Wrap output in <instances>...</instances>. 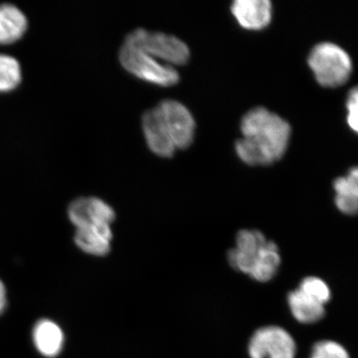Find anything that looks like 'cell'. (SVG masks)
<instances>
[{
	"mask_svg": "<svg viewBox=\"0 0 358 358\" xmlns=\"http://www.w3.org/2000/svg\"><path fill=\"white\" fill-rule=\"evenodd\" d=\"M242 138L235 143L239 159L249 166H268L281 159L288 148L291 126L264 107L248 110L240 124Z\"/></svg>",
	"mask_w": 358,
	"mask_h": 358,
	"instance_id": "1",
	"label": "cell"
},
{
	"mask_svg": "<svg viewBox=\"0 0 358 358\" xmlns=\"http://www.w3.org/2000/svg\"><path fill=\"white\" fill-rule=\"evenodd\" d=\"M194 117L182 103L164 100L143 117V131L148 148L162 157H173L178 150L192 145L195 134Z\"/></svg>",
	"mask_w": 358,
	"mask_h": 358,
	"instance_id": "2",
	"label": "cell"
},
{
	"mask_svg": "<svg viewBox=\"0 0 358 358\" xmlns=\"http://www.w3.org/2000/svg\"><path fill=\"white\" fill-rule=\"evenodd\" d=\"M231 267L249 275L256 281H271L281 264L279 248L268 241L257 230H241L238 233L236 247L228 253Z\"/></svg>",
	"mask_w": 358,
	"mask_h": 358,
	"instance_id": "3",
	"label": "cell"
},
{
	"mask_svg": "<svg viewBox=\"0 0 358 358\" xmlns=\"http://www.w3.org/2000/svg\"><path fill=\"white\" fill-rule=\"evenodd\" d=\"M308 63L315 80L327 88L341 86L352 74V63L350 55L331 42L315 45L308 56Z\"/></svg>",
	"mask_w": 358,
	"mask_h": 358,
	"instance_id": "4",
	"label": "cell"
},
{
	"mask_svg": "<svg viewBox=\"0 0 358 358\" xmlns=\"http://www.w3.org/2000/svg\"><path fill=\"white\" fill-rule=\"evenodd\" d=\"M124 42L173 67L185 64L190 58L189 47L185 41L164 32H152L138 28L129 33Z\"/></svg>",
	"mask_w": 358,
	"mask_h": 358,
	"instance_id": "5",
	"label": "cell"
},
{
	"mask_svg": "<svg viewBox=\"0 0 358 358\" xmlns=\"http://www.w3.org/2000/svg\"><path fill=\"white\" fill-rule=\"evenodd\" d=\"M120 61L124 69L143 81L164 87L173 86L179 81L176 67L159 62L127 42L120 50Z\"/></svg>",
	"mask_w": 358,
	"mask_h": 358,
	"instance_id": "6",
	"label": "cell"
},
{
	"mask_svg": "<svg viewBox=\"0 0 358 358\" xmlns=\"http://www.w3.org/2000/svg\"><path fill=\"white\" fill-rule=\"evenodd\" d=\"M251 358H296V341L280 327H265L258 329L250 339Z\"/></svg>",
	"mask_w": 358,
	"mask_h": 358,
	"instance_id": "7",
	"label": "cell"
},
{
	"mask_svg": "<svg viewBox=\"0 0 358 358\" xmlns=\"http://www.w3.org/2000/svg\"><path fill=\"white\" fill-rule=\"evenodd\" d=\"M68 215L76 228L110 225L115 218L112 206L96 197H81L74 200L68 209Z\"/></svg>",
	"mask_w": 358,
	"mask_h": 358,
	"instance_id": "8",
	"label": "cell"
},
{
	"mask_svg": "<svg viewBox=\"0 0 358 358\" xmlns=\"http://www.w3.org/2000/svg\"><path fill=\"white\" fill-rule=\"evenodd\" d=\"M231 13L238 23L249 30H261L272 20V2L268 0H236Z\"/></svg>",
	"mask_w": 358,
	"mask_h": 358,
	"instance_id": "9",
	"label": "cell"
},
{
	"mask_svg": "<svg viewBox=\"0 0 358 358\" xmlns=\"http://www.w3.org/2000/svg\"><path fill=\"white\" fill-rule=\"evenodd\" d=\"M113 232L110 225H92L76 228L75 243L86 253L106 256L110 253Z\"/></svg>",
	"mask_w": 358,
	"mask_h": 358,
	"instance_id": "10",
	"label": "cell"
},
{
	"mask_svg": "<svg viewBox=\"0 0 358 358\" xmlns=\"http://www.w3.org/2000/svg\"><path fill=\"white\" fill-rule=\"evenodd\" d=\"M33 341L42 355L55 357L62 350L64 334L55 322L50 320H41L33 329Z\"/></svg>",
	"mask_w": 358,
	"mask_h": 358,
	"instance_id": "11",
	"label": "cell"
},
{
	"mask_svg": "<svg viewBox=\"0 0 358 358\" xmlns=\"http://www.w3.org/2000/svg\"><path fill=\"white\" fill-rule=\"evenodd\" d=\"M27 20L22 11L13 4L0 6V44H10L23 36Z\"/></svg>",
	"mask_w": 358,
	"mask_h": 358,
	"instance_id": "12",
	"label": "cell"
},
{
	"mask_svg": "<svg viewBox=\"0 0 358 358\" xmlns=\"http://www.w3.org/2000/svg\"><path fill=\"white\" fill-rule=\"evenodd\" d=\"M288 303L292 315L301 324H315L326 315L324 305L299 289L289 294Z\"/></svg>",
	"mask_w": 358,
	"mask_h": 358,
	"instance_id": "13",
	"label": "cell"
},
{
	"mask_svg": "<svg viewBox=\"0 0 358 358\" xmlns=\"http://www.w3.org/2000/svg\"><path fill=\"white\" fill-rule=\"evenodd\" d=\"M21 81L20 63L13 56L0 54V92L15 89Z\"/></svg>",
	"mask_w": 358,
	"mask_h": 358,
	"instance_id": "14",
	"label": "cell"
},
{
	"mask_svg": "<svg viewBox=\"0 0 358 358\" xmlns=\"http://www.w3.org/2000/svg\"><path fill=\"white\" fill-rule=\"evenodd\" d=\"M299 289L324 306L331 300V289H329L327 282L322 281L320 278H306L301 281Z\"/></svg>",
	"mask_w": 358,
	"mask_h": 358,
	"instance_id": "15",
	"label": "cell"
},
{
	"mask_svg": "<svg viewBox=\"0 0 358 358\" xmlns=\"http://www.w3.org/2000/svg\"><path fill=\"white\" fill-rule=\"evenodd\" d=\"M336 195L358 201V167L350 169L346 176L336 179L334 183Z\"/></svg>",
	"mask_w": 358,
	"mask_h": 358,
	"instance_id": "16",
	"label": "cell"
},
{
	"mask_svg": "<svg viewBox=\"0 0 358 358\" xmlns=\"http://www.w3.org/2000/svg\"><path fill=\"white\" fill-rule=\"evenodd\" d=\"M310 358H350L348 350L336 341H324L315 343Z\"/></svg>",
	"mask_w": 358,
	"mask_h": 358,
	"instance_id": "17",
	"label": "cell"
},
{
	"mask_svg": "<svg viewBox=\"0 0 358 358\" xmlns=\"http://www.w3.org/2000/svg\"><path fill=\"white\" fill-rule=\"evenodd\" d=\"M348 124L353 131L358 134V86L350 92L346 100Z\"/></svg>",
	"mask_w": 358,
	"mask_h": 358,
	"instance_id": "18",
	"label": "cell"
},
{
	"mask_svg": "<svg viewBox=\"0 0 358 358\" xmlns=\"http://www.w3.org/2000/svg\"><path fill=\"white\" fill-rule=\"evenodd\" d=\"M7 305L6 287L0 281V315L4 312Z\"/></svg>",
	"mask_w": 358,
	"mask_h": 358,
	"instance_id": "19",
	"label": "cell"
}]
</instances>
